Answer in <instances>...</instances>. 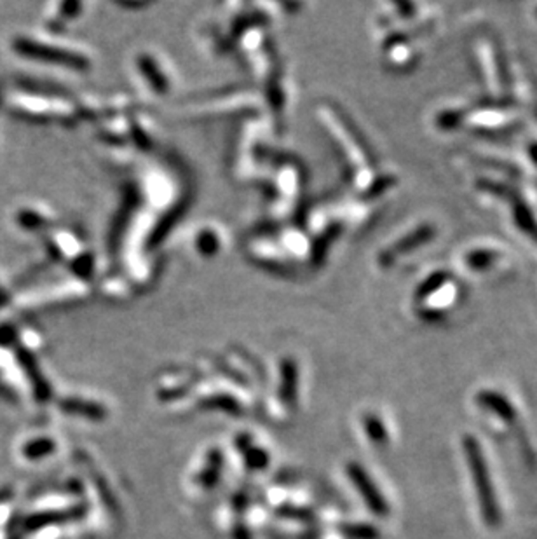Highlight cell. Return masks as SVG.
<instances>
[{"label":"cell","mask_w":537,"mask_h":539,"mask_svg":"<svg viewBox=\"0 0 537 539\" xmlns=\"http://www.w3.org/2000/svg\"><path fill=\"white\" fill-rule=\"evenodd\" d=\"M482 189L506 199L511 206L515 226L537 243V220L534 218V213L529 208V204L524 201V197L520 196L515 189L502 186V184H495V182H484Z\"/></svg>","instance_id":"7a4b0ae2"},{"label":"cell","mask_w":537,"mask_h":539,"mask_svg":"<svg viewBox=\"0 0 537 539\" xmlns=\"http://www.w3.org/2000/svg\"><path fill=\"white\" fill-rule=\"evenodd\" d=\"M365 428L368 432V437L374 441H384L386 440V428L384 424L381 423V419H377L375 416H367L365 419Z\"/></svg>","instance_id":"ba28073f"},{"label":"cell","mask_w":537,"mask_h":539,"mask_svg":"<svg viewBox=\"0 0 537 539\" xmlns=\"http://www.w3.org/2000/svg\"><path fill=\"white\" fill-rule=\"evenodd\" d=\"M435 236V227L433 226H421L417 229H414L410 234H407L403 240H399L398 243L391 246L390 250L381 257V260L384 264L394 262L398 257L410 253L412 250L419 248V246L426 245L433 240Z\"/></svg>","instance_id":"277c9868"},{"label":"cell","mask_w":537,"mask_h":539,"mask_svg":"<svg viewBox=\"0 0 537 539\" xmlns=\"http://www.w3.org/2000/svg\"><path fill=\"white\" fill-rule=\"evenodd\" d=\"M468 468L471 473V480L475 486V492L478 497L480 511L484 517V522L488 527H495L501 522V508L495 495V489L492 484V477L488 472L487 459L484 456L482 445L471 435H466L462 440Z\"/></svg>","instance_id":"6da1fadb"},{"label":"cell","mask_w":537,"mask_h":539,"mask_svg":"<svg viewBox=\"0 0 537 539\" xmlns=\"http://www.w3.org/2000/svg\"><path fill=\"white\" fill-rule=\"evenodd\" d=\"M501 258V253L495 250H475L466 255V264L471 271H486Z\"/></svg>","instance_id":"8992f818"},{"label":"cell","mask_w":537,"mask_h":539,"mask_svg":"<svg viewBox=\"0 0 537 539\" xmlns=\"http://www.w3.org/2000/svg\"><path fill=\"white\" fill-rule=\"evenodd\" d=\"M464 115L462 112H445L438 117V124L445 130H454L459 121H462Z\"/></svg>","instance_id":"9c48e42d"},{"label":"cell","mask_w":537,"mask_h":539,"mask_svg":"<svg viewBox=\"0 0 537 539\" xmlns=\"http://www.w3.org/2000/svg\"><path fill=\"white\" fill-rule=\"evenodd\" d=\"M347 473H349V479L352 480V484L356 486L358 492L361 494V497L365 499L367 506L377 515H388V511H390L388 501L383 495V492L377 489L374 480L368 477V473L359 464H349Z\"/></svg>","instance_id":"3957f363"},{"label":"cell","mask_w":537,"mask_h":539,"mask_svg":"<svg viewBox=\"0 0 537 539\" xmlns=\"http://www.w3.org/2000/svg\"><path fill=\"white\" fill-rule=\"evenodd\" d=\"M477 401H478V405H480L482 408H486L488 412H492V414L497 416L501 421L509 423V421H513V419L517 417L515 407H513L511 401H509L504 394H501V392L486 390V392H482L477 396Z\"/></svg>","instance_id":"5b68a950"},{"label":"cell","mask_w":537,"mask_h":539,"mask_svg":"<svg viewBox=\"0 0 537 539\" xmlns=\"http://www.w3.org/2000/svg\"><path fill=\"white\" fill-rule=\"evenodd\" d=\"M446 278H448V274L443 273V271H438V273L431 274V276L417 289L415 298H417V300H424V298L431 297L435 292H438L439 289L445 285Z\"/></svg>","instance_id":"52a82bcc"},{"label":"cell","mask_w":537,"mask_h":539,"mask_svg":"<svg viewBox=\"0 0 537 539\" xmlns=\"http://www.w3.org/2000/svg\"><path fill=\"white\" fill-rule=\"evenodd\" d=\"M529 155H531V159L537 164V144H533V146L529 147Z\"/></svg>","instance_id":"30bf717a"}]
</instances>
